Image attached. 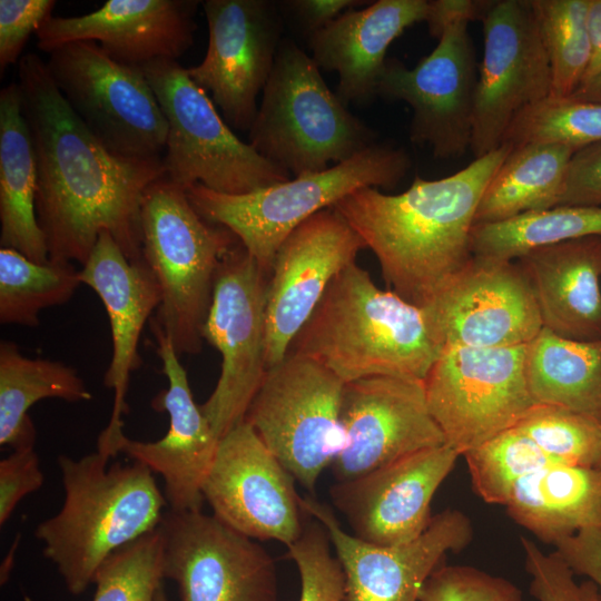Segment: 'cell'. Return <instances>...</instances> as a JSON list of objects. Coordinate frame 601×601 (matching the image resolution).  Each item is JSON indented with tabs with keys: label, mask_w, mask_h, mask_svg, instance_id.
Masks as SVG:
<instances>
[{
	"label": "cell",
	"mask_w": 601,
	"mask_h": 601,
	"mask_svg": "<svg viewBox=\"0 0 601 601\" xmlns=\"http://www.w3.org/2000/svg\"><path fill=\"white\" fill-rule=\"evenodd\" d=\"M18 83L36 151V214L49 260L83 265L108 231L130 262H142L141 203L166 175L162 158L110 151L72 111L37 53L21 57Z\"/></svg>",
	"instance_id": "1"
},
{
	"label": "cell",
	"mask_w": 601,
	"mask_h": 601,
	"mask_svg": "<svg viewBox=\"0 0 601 601\" xmlns=\"http://www.w3.org/2000/svg\"><path fill=\"white\" fill-rule=\"evenodd\" d=\"M511 148L503 144L441 179L416 176L400 194L359 188L332 208L374 253L390 290L422 307L473 258L479 203Z\"/></svg>",
	"instance_id": "2"
},
{
	"label": "cell",
	"mask_w": 601,
	"mask_h": 601,
	"mask_svg": "<svg viewBox=\"0 0 601 601\" xmlns=\"http://www.w3.org/2000/svg\"><path fill=\"white\" fill-rule=\"evenodd\" d=\"M442 351L423 309L378 288L355 262L329 283L288 352L348 383L372 376L424 381Z\"/></svg>",
	"instance_id": "3"
},
{
	"label": "cell",
	"mask_w": 601,
	"mask_h": 601,
	"mask_svg": "<svg viewBox=\"0 0 601 601\" xmlns=\"http://www.w3.org/2000/svg\"><path fill=\"white\" fill-rule=\"evenodd\" d=\"M109 460L98 451L78 460L60 455L63 503L35 532L73 595L93 584L109 555L156 530L165 514V495L147 466H108Z\"/></svg>",
	"instance_id": "4"
},
{
	"label": "cell",
	"mask_w": 601,
	"mask_h": 601,
	"mask_svg": "<svg viewBox=\"0 0 601 601\" xmlns=\"http://www.w3.org/2000/svg\"><path fill=\"white\" fill-rule=\"evenodd\" d=\"M140 219L142 262L161 293L150 322L178 356L198 354L218 268L238 239L229 229L205 220L186 189L166 176L145 190Z\"/></svg>",
	"instance_id": "5"
},
{
	"label": "cell",
	"mask_w": 601,
	"mask_h": 601,
	"mask_svg": "<svg viewBox=\"0 0 601 601\" xmlns=\"http://www.w3.org/2000/svg\"><path fill=\"white\" fill-rule=\"evenodd\" d=\"M297 43L283 38L248 131V144L290 176L318 173L377 142Z\"/></svg>",
	"instance_id": "6"
},
{
	"label": "cell",
	"mask_w": 601,
	"mask_h": 601,
	"mask_svg": "<svg viewBox=\"0 0 601 601\" xmlns=\"http://www.w3.org/2000/svg\"><path fill=\"white\" fill-rule=\"evenodd\" d=\"M410 168L403 148L377 141L323 171L248 194H220L200 184L186 193L205 220L229 229L269 275L280 244L297 226L359 188H394Z\"/></svg>",
	"instance_id": "7"
},
{
	"label": "cell",
	"mask_w": 601,
	"mask_h": 601,
	"mask_svg": "<svg viewBox=\"0 0 601 601\" xmlns=\"http://www.w3.org/2000/svg\"><path fill=\"white\" fill-rule=\"evenodd\" d=\"M168 124L162 164L166 177L188 189L200 184L243 195L290 179V175L240 140L208 93L175 59L140 66Z\"/></svg>",
	"instance_id": "8"
},
{
	"label": "cell",
	"mask_w": 601,
	"mask_h": 601,
	"mask_svg": "<svg viewBox=\"0 0 601 601\" xmlns=\"http://www.w3.org/2000/svg\"><path fill=\"white\" fill-rule=\"evenodd\" d=\"M344 382L318 362L288 352L269 367L244 420L306 490L344 445Z\"/></svg>",
	"instance_id": "9"
},
{
	"label": "cell",
	"mask_w": 601,
	"mask_h": 601,
	"mask_svg": "<svg viewBox=\"0 0 601 601\" xmlns=\"http://www.w3.org/2000/svg\"><path fill=\"white\" fill-rule=\"evenodd\" d=\"M48 71L72 111L116 155L159 158L168 124L140 66L112 59L95 41L48 53Z\"/></svg>",
	"instance_id": "10"
},
{
	"label": "cell",
	"mask_w": 601,
	"mask_h": 601,
	"mask_svg": "<svg viewBox=\"0 0 601 601\" xmlns=\"http://www.w3.org/2000/svg\"><path fill=\"white\" fill-rule=\"evenodd\" d=\"M526 346L445 347L431 367L423 381L427 406L460 455L515 426L536 404Z\"/></svg>",
	"instance_id": "11"
},
{
	"label": "cell",
	"mask_w": 601,
	"mask_h": 601,
	"mask_svg": "<svg viewBox=\"0 0 601 601\" xmlns=\"http://www.w3.org/2000/svg\"><path fill=\"white\" fill-rule=\"evenodd\" d=\"M268 278L239 240L217 272L203 338L220 353L221 367L200 408L219 440L244 420L267 372Z\"/></svg>",
	"instance_id": "12"
},
{
	"label": "cell",
	"mask_w": 601,
	"mask_h": 601,
	"mask_svg": "<svg viewBox=\"0 0 601 601\" xmlns=\"http://www.w3.org/2000/svg\"><path fill=\"white\" fill-rule=\"evenodd\" d=\"M483 22L470 150L497 149L525 108L551 95V68L530 0L492 1Z\"/></svg>",
	"instance_id": "13"
},
{
	"label": "cell",
	"mask_w": 601,
	"mask_h": 601,
	"mask_svg": "<svg viewBox=\"0 0 601 601\" xmlns=\"http://www.w3.org/2000/svg\"><path fill=\"white\" fill-rule=\"evenodd\" d=\"M469 23L450 24L413 68L387 59L377 86V96L411 107V141L437 159L459 158L471 145L479 68Z\"/></svg>",
	"instance_id": "14"
},
{
	"label": "cell",
	"mask_w": 601,
	"mask_h": 601,
	"mask_svg": "<svg viewBox=\"0 0 601 601\" xmlns=\"http://www.w3.org/2000/svg\"><path fill=\"white\" fill-rule=\"evenodd\" d=\"M201 6L208 46L188 75L230 128L249 131L283 40L284 16L272 0H205Z\"/></svg>",
	"instance_id": "15"
},
{
	"label": "cell",
	"mask_w": 601,
	"mask_h": 601,
	"mask_svg": "<svg viewBox=\"0 0 601 601\" xmlns=\"http://www.w3.org/2000/svg\"><path fill=\"white\" fill-rule=\"evenodd\" d=\"M159 526L180 601H277L274 559L256 540L201 510H168Z\"/></svg>",
	"instance_id": "16"
},
{
	"label": "cell",
	"mask_w": 601,
	"mask_h": 601,
	"mask_svg": "<svg viewBox=\"0 0 601 601\" xmlns=\"http://www.w3.org/2000/svg\"><path fill=\"white\" fill-rule=\"evenodd\" d=\"M421 308L443 349L526 345L543 328L531 283L516 260L473 255Z\"/></svg>",
	"instance_id": "17"
},
{
	"label": "cell",
	"mask_w": 601,
	"mask_h": 601,
	"mask_svg": "<svg viewBox=\"0 0 601 601\" xmlns=\"http://www.w3.org/2000/svg\"><path fill=\"white\" fill-rule=\"evenodd\" d=\"M294 483L243 420L219 440L203 496L213 515L230 529L256 541L289 546L302 535L306 514Z\"/></svg>",
	"instance_id": "18"
},
{
	"label": "cell",
	"mask_w": 601,
	"mask_h": 601,
	"mask_svg": "<svg viewBox=\"0 0 601 601\" xmlns=\"http://www.w3.org/2000/svg\"><path fill=\"white\" fill-rule=\"evenodd\" d=\"M341 423L344 445L332 463L336 482L446 443L430 413L423 381L414 378L372 376L345 383Z\"/></svg>",
	"instance_id": "19"
},
{
	"label": "cell",
	"mask_w": 601,
	"mask_h": 601,
	"mask_svg": "<svg viewBox=\"0 0 601 601\" xmlns=\"http://www.w3.org/2000/svg\"><path fill=\"white\" fill-rule=\"evenodd\" d=\"M364 248L359 235L332 207L306 219L280 244L266 295L267 370L285 358L329 283Z\"/></svg>",
	"instance_id": "20"
},
{
	"label": "cell",
	"mask_w": 601,
	"mask_h": 601,
	"mask_svg": "<svg viewBox=\"0 0 601 601\" xmlns=\"http://www.w3.org/2000/svg\"><path fill=\"white\" fill-rule=\"evenodd\" d=\"M300 505L331 539L345 574L346 601H418L423 584L447 552L465 548L473 533L466 515L447 509L433 516L417 539L375 545L346 532L334 512L312 496L300 497Z\"/></svg>",
	"instance_id": "21"
},
{
	"label": "cell",
	"mask_w": 601,
	"mask_h": 601,
	"mask_svg": "<svg viewBox=\"0 0 601 601\" xmlns=\"http://www.w3.org/2000/svg\"><path fill=\"white\" fill-rule=\"evenodd\" d=\"M460 453L447 443L408 454L331 487L353 535L375 545H400L430 526L432 499Z\"/></svg>",
	"instance_id": "22"
},
{
	"label": "cell",
	"mask_w": 601,
	"mask_h": 601,
	"mask_svg": "<svg viewBox=\"0 0 601 601\" xmlns=\"http://www.w3.org/2000/svg\"><path fill=\"white\" fill-rule=\"evenodd\" d=\"M79 275L81 283L101 299L111 329L112 354L104 384L112 390L114 404L97 443V451L111 459L120 453L126 437L122 416L129 411L126 394L131 373L142 363L138 352L140 335L159 307L161 293L146 264L130 262L108 231L100 234Z\"/></svg>",
	"instance_id": "23"
},
{
	"label": "cell",
	"mask_w": 601,
	"mask_h": 601,
	"mask_svg": "<svg viewBox=\"0 0 601 601\" xmlns=\"http://www.w3.org/2000/svg\"><path fill=\"white\" fill-rule=\"evenodd\" d=\"M150 328L168 388L151 401L154 410L167 412L169 428L155 442L124 439L120 452L159 474L165 482L168 510L200 511L203 484L214 461L219 439L194 400L187 372L169 338L152 322Z\"/></svg>",
	"instance_id": "24"
},
{
	"label": "cell",
	"mask_w": 601,
	"mask_h": 601,
	"mask_svg": "<svg viewBox=\"0 0 601 601\" xmlns=\"http://www.w3.org/2000/svg\"><path fill=\"white\" fill-rule=\"evenodd\" d=\"M198 0H108L76 17L50 16L36 32L37 47L49 53L75 41H95L112 59L142 66L177 60L194 43Z\"/></svg>",
	"instance_id": "25"
},
{
	"label": "cell",
	"mask_w": 601,
	"mask_h": 601,
	"mask_svg": "<svg viewBox=\"0 0 601 601\" xmlns=\"http://www.w3.org/2000/svg\"><path fill=\"white\" fill-rule=\"evenodd\" d=\"M428 0H377L344 12L307 38L319 69L336 71V95L347 106L377 97L391 43L411 26L426 20Z\"/></svg>",
	"instance_id": "26"
},
{
	"label": "cell",
	"mask_w": 601,
	"mask_h": 601,
	"mask_svg": "<svg viewBox=\"0 0 601 601\" xmlns=\"http://www.w3.org/2000/svg\"><path fill=\"white\" fill-rule=\"evenodd\" d=\"M516 262L526 274L543 328L581 342L601 341V238L532 249Z\"/></svg>",
	"instance_id": "27"
},
{
	"label": "cell",
	"mask_w": 601,
	"mask_h": 601,
	"mask_svg": "<svg viewBox=\"0 0 601 601\" xmlns=\"http://www.w3.org/2000/svg\"><path fill=\"white\" fill-rule=\"evenodd\" d=\"M38 168L18 81L0 91V245L49 262L36 214Z\"/></svg>",
	"instance_id": "28"
},
{
	"label": "cell",
	"mask_w": 601,
	"mask_h": 601,
	"mask_svg": "<svg viewBox=\"0 0 601 601\" xmlns=\"http://www.w3.org/2000/svg\"><path fill=\"white\" fill-rule=\"evenodd\" d=\"M504 506L520 525L552 544L601 528V469L550 464L521 479Z\"/></svg>",
	"instance_id": "29"
},
{
	"label": "cell",
	"mask_w": 601,
	"mask_h": 601,
	"mask_svg": "<svg viewBox=\"0 0 601 601\" xmlns=\"http://www.w3.org/2000/svg\"><path fill=\"white\" fill-rule=\"evenodd\" d=\"M46 398L90 401L78 372L61 362L24 356L16 343L0 342V445L35 447L36 427L29 408Z\"/></svg>",
	"instance_id": "30"
},
{
	"label": "cell",
	"mask_w": 601,
	"mask_h": 601,
	"mask_svg": "<svg viewBox=\"0 0 601 601\" xmlns=\"http://www.w3.org/2000/svg\"><path fill=\"white\" fill-rule=\"evenodd\" d=\"M525 375L536 404L601 422V341L569 339L542 328L526 346Z\"/></svg>",
	"instance_id": "31"
},
{
	"label": "cell",
	"mask_w": 601,
	"mask_h": 601,
	"mask_svg": "<svg viewBox=\"0 0 601 601\" xmlns=\"http://www.w3.org/2000/svg\"><path fill=\"white\" fill-rule=\"evenodd\" d=\"M574 152L556 144L512 146L481 197L475 225L555 207Z\"/></svg>",
	"instance_id": "32"
},
{
	"label": "cell",
	"mask_w": 601,
	"mask_h": 601,
	"mask_svg": "<svg viewBox=\"0 0 601 601\" xmlns=\"http://www.w3.org/2000/svg\"><path fill=\"white\" fill-rule=\"evenodd\" d=\"M587 237L601 238V207L555 206L500 223L476 224L471 247L474 256L516 260L532 249Z\"/></svg>",
	"instance_id": "33"
},
{
	"label": "cell",
	"mask_w": 601,
	"mask_h": 601,
	"mask_svg": "<svg viewBox=\"0 0 601 601\" xmlns=\"http://www.w3.org/2000/svg\"><path fill=\"white\" fill-rule=\"evenodd\" d=\"M82 284L72 263H37L0 248V323L37 327L41 311L67 303Z\"/></svg>",
	"instance_id": "34"
},
{
	"label": "cell",
	"mask_w": 601,
	"mask_h": 601,
	"mask_svg": "<svg viewBox=\"0 0 601 601\" xmlns=\"http://www.w3.org/2000/svg\"><path fill=\"white\" fill-rule=\"evenodd\" d=\"M551 68L552 98H568L590 63L589 0H530Z\"/></svg>",
	"instance_id": "35"
},
{
	"label": "cell",
	"mask_w": 601,
	"mask_h": 601,
	"mask_svg": "<svg viewBox=\"0 0 601 601\" xmlns=\"http://www.w3.org/2000/svg\"><path fill=\"white\" fill-rule=\"evenodd\" d=\"M463 456L476 494L486 503L502 505L521 479L558 463L516 426L499 433Z\"/></svg>",
	"instance_id": "36"
},
{
	"label": "cell",
	"mask_w": 601,
	"mask_h": 601,
	"mask_svg": "<svg viewBox=\"0 0 601 601\" xmlns=\"http://www.w3.org/2000/svg\"><path fill=\"white\" fill-rule=\"evenodd\" d=\"M599 141L601 102L548 97L515 117L502 145L556 144L577 151Z\"/></svg>",
	"instance_id": "37"
},
{
	"label": "cell",
	"mask_w": 601,
	"mask_h": 601,
	"mask_svg": "<svg viewBox=\"0 0 601 601\" xmlns=\"http://www.w3.org/2000/svg\"><path fill=\"white\" fill-rule=\"evenodd\" d=\"M561 464L599 467L601 422L554 405L535 404L515 425Z\"/></svg>",
	"instance_id": "38"
},
{
	"label": "cell",
	"mask_w": 601,
	"mask_h": 601,
	"mask_svg": "<svg viewBox=\"0 0 601 601\" xmlns=\"http://www.w3.org/2000/svg\"><path fill=\"white\" fill-rule=\"evenodd\" d=\"M164 580L160 526L120 548L99 566L92 601H152Z\"/></svg>",
	"instance_id": "39"
},
{
	"label": "cell",
	"mask_w": 601,
	"mask_h": 601,
	"mask_svg": "<svg viewBox=\"0 0 601 601\" xmlns=\"http://www.w3.org/2000/svg\"><path fill=\"white\" fill-rule=\"evenodd\" d=\"M287 550L300 578L299 601H346L343 568L318 521L306 524L299 539Z\"/></svg>",
	"instance_id": "40"
},
{
	"label": "cell",
	"mask_w": 601,
	"mask_h": 601,
	"mask_svg": "<svg viewBox=\"0 0 601 601\" xmlns=\"http://www.w3.org/2000/svg\"><path fill=\"white\" fill-rule=\"evenodd\" d=\"M418 601H521L509 580L465 565H440L423 584Z\"/></svg>",
	"instance_id": "41"
},
{
	"label": "cell",
	"mask_w": 601,
	"mask_h": 601,
	"mask_svg": "<svg viewBox=\"0 0 601 601\" xmlns=\"http://www.w3.org/2000/svg\"><path fill=\"white\" fill-rule=\"evenodd\" d=\"M525 569L531 577L530 590L538 601H601L595 584L578 583L575 574L554 551L544 553L528 538H521Z\"/></svg>",
	"instance_id": "42"
},
{
	"label": "cell",
	"mask_w": 601,
	"mask_h": 601,
	"mask_svg": "<svg viewBox=\"0 0 601 601\" xmlns=\"http://www.w3.org/2000/svg\"><path fill=\"white\" fill-rule=\"evenodd\" d=\"M55 0H0V73L17 61L32 32L52 16Z\"/></svg>",
	"instance_id": "43"
},
{
	"label": "cell",
	"mask_w": 601,
	"mask_h": 601,
	"mask_svg": "<svg viewBox=\"0 0 601 601\" xmlns=\"http://www.w3.org/2000/svg\"><path fill=\"white\" fill-rule=\"evenodd\" d=\"M45 477L35 447L13 450L0 461V525H3L18 503L38 491Z\"/></svg>",
	"instance_id": "44"
},
{
	"label": "cell",
	"mask_w": 601,
	"mask_h": 601,
	"mask_svg": "<svg viewBox=\"0 0 601 601\" xmlns=\"http://www.w3.org/2000/svg\"><path fill=\"white\" fill-rule=\"evenodd\" d=\"M556 206L601 207V141L573 154Z\"/></svg>",
	"instance_id": "45"
},
{
	"label": "cell",
	"mask_w": 601,
	"mask_h": 601,
	"mask_svg": "<svg viewBox=\"0 0 601 601\" xmlns=\"http://www.w3.org/2000/svg\"><path fill=\"white\" fill-rule=\"evenodd\" d=\"M574 574L592 581L601 599V528L582 530L553 543Z\"/></svg>",
	"instance_id": "46"
},
{
	"label": "cell",
	"mask_w": 601,
	"mask_h": 601,
	"mask_svg": "<svg viewBox=\"0 0 601 601\" xmlns=\"http://www.w3.org/2000/svg\"><path fill=\"white\" fill-rule=\"evenodd\" d=\"M371 1L364 0H284L278 1L280 11L308 38L344 12L365 7Z\"/></svg>",
	"instance_id": "47"
},
{
	"label": "cell",
	"mask_w": 601,
	"mask_h": 601,
	"mask_svg": "<svg viewBox=\"0 0 601 601\" xmlns=\"http://www.w3.org/2000/svg\"><path fill=\"white\" fill-rule=\"evenodd\" d=\"M492 1L487 0H428L425 20L428 32L439 39L452 23L482 21Z\"/></svg>",
	"instance_id": "48"
},
{
	"label": "cell",
	"mask_w": 601,
	"mask_h": 601,
	"mask_svg": "<svg viewBox=\"0 0 601 601\" xmlns=\"http://www.w3.org/2000/svg\"><path fill=\"white\" fill-rule=\"evenodd\" d=\"M590 63L582 82L601 72V0H589L587 14Z\"/></svg>",
	"instance_id": "49"
},
{
	"label": "cell",
	"mask_w": 601,
	"mask_h": 601,
	"mask_svg": "<svg viewBox=\"0 0 601 601\" xmlns=\"http://www.w3.org/2000/svg\"><path fill=\"white\" fill-rule=\"evenodd\" d=\"M568 98L579 101L601 102V72L582 82Z\"/></svg>",
	"instance_id": "50"
},
{
	"label": "cell",
	"mask_w": 601,
	"mask_h": 601,
	"mask_svg": "<svg viewBox=\"0 0 601 601\" xmlns=\"http://www.w3.org/2000/svg\"><path fill=\"white\" fill-rule=\"evenodd\" d=\"M152 601H169L162 585L156 592Z\"/></svg>",
	"instance_id": "51"
},
{
	"label": "cell",
	"mask_w": 601,
	"mask_h": 601,
	"mask_svg": "<svg viewBox=\"0 0 601 601\" xmlns=\"http://www.w3.org/2000/svg\"><path fill=\"white\" fill-rule=\"evenodd\" d=\"M599 469H601V464H600Z\"/></svg>",
	"instance_id": "52"
}]
</instances>
